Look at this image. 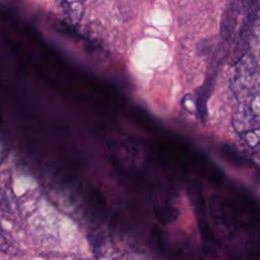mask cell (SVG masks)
Listing matches in <instances>:
<instances>
[{
  "label": "cell",
  "mask_w": 260,
  "mask_h": 260,
  "mask_svg": "<svg viewBox=\"0 0 260 260\" xmlns=\"http://www.w3.org/2000/svg\"><path fill=\"white\" fill-rule=\"evenodd\" d=\"M240 139L250 149H260V128L244 131L240 133Z\"/></svg>",
  "instance_id": "8992f818"
},
{
  "label": "cell",
  "mask_w": 260,
  "mask_h": 260,
  "mask_svg": "<svg viewBox=\"0 0 260 260\" xmlns=\"http://www.w3.org/2000/svg\"><path fill=\"white\" fill-rule=\"evenodd\" d=\"M249 2H231L226 7L221 22V32L226 41L233 40L240 31L239 19L244 14Z\"/></svg>",
  "instance_id": "3957f363"
},
{
  "label": "cell",
  "mask_w": 260,
  "mask_h": 260,
  "mask_svg": "<svg viewBox=\"0 0 260 260\" xmlns=\"http://www.w3.org/2000/svg\"><path fill=\"white\" fill-rule=\"evenodd\" d=\"M0 251L10 255H16L18 253L17 247L3 232V230L1 229V225H0Z\"/></svg>",
  "instance_id": "ba28073f"
},
{
  "label": "cell",
  "mask_w": 260,
  "mask_h": 260,
  "mask_svg": "<svg viewBox=\"0 0 260 260\" xmlns=\"http://www.w3.org/2000/svg\"><path fill=\"white\" fill-rule=\"evenodd\" d=\"M233 126L240 133L260 128V84L241 100V105L233 117Z\"/></svg>",
  "instance_id": "7a4b0ae2"
},
{
  "label": "cell",
  "mask_w": 260,
  "mask_h": 260,
  "mask_svg": "<svg viewBox=\"0 0 260 260\" xmlns=\"http://www.w3.org/2000/svg\"><path fill=\"white\" fill-rule=\"evenodd\" d=\"M59 5L61 6L65 16H67L70 20L74 22L80 20L84 10L82 2H60Z\"/></svg>",
  "instance_id": "5b68a950"
},
{
  "label": "cell",
  "mask_w": 260,
  "mask_h": 260,
  "mask_svg": "<svg viewBox=\"0 0 260 260\" xmlns=\"http://www.w3.org/2000/svg\"><path fill=\"white\" fill-rule=\"evenodd\" d=\"M250 38L260 43V2H256L250 25Z\"/></svg>",
  "instance_id": "52a82bcc"
},
{
  "label": "cell",
  "mask_w": 260,
  "mask_h": 260,
  "mask_svg": "<svg viewBox=\"0 0 260 260\" xmlns=\"http://www.w3.org/2000/svg\"><path fill=\"white\" fill-rule=\"evenodd\" d=\"M16 204L11 187L10 173L3 171L0 173V211L4 214L13 215Z\"/></svg>",
  "instance_id": "277c9868"
},
{
  "label": "cell",
  "mask_w": 260,
  "mask_h": 260,
  "mask_svg": "<svg viewBox=\"0 0 260 260\" xmlns=\"http://www.w3.org/2000/svg\"><path fill=\"white\" fill-rule=\"evenodd\" d=\"M73 260H86V259H83V258H75Z\"/></svg>",
  "instance_id": "9c48e42d"
},
{
  "label": "cell",
  "mask_w": 260,
  "mask_h": 260,
  "mask_svg": "<svg viewBox=\"0 0 260 260\" xmlns=\"http://www.w3.org/2000/svg\"><path fill=\"white\" fill-rule=\"evenodd\" d=\"M259 66L253 53L246 52L237 62L231 79L234 94L240 101L249 94L257 85Z\"/></svg>",
  "instance_id": "6da1fadb"
}]
</instances>
